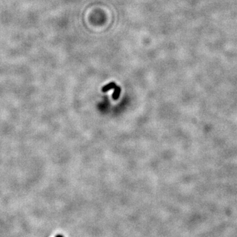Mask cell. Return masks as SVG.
<instances>
[{
  "label": "cell",
  "instance_id": "cell-1",
  "mask_svg": "<svg viewBox=\"0 0 237 237\" xmlns=\"http://www.w3.org/2000/svg\"><path fill=\"white\" fill-rule=\"evenodd\" d=\"M114 92L113 94V98L114 100H117L118 98V97H119V95H120L121 91V89L119 86H116L114 88Z\"/></svg>",
  "mask_w": 237,
  "mask_h": 237
},
{
  "label": "cell",
  "instance_id": "cell-2",
  "mask_svg": "<svg viewBox=\"0 0 237 237\" xmlns=\"http://www.w3.org/2000/svg\"><path fill=\"white\" fill-rule=\"evenodd\" d=\"M116 86H117V85H116L115 82H110L108 84H107V85H105V86H103V88H102V91H103V92H108V91L110 90L111 89L114 88Z\"/></svg>",
  "mask_w": 237,
  "mask_h": 237
},
{
  "label": "cell",
  "instance_id": "cell-3",
  "mask_svg": "<svg viewBox=\"0 0 237 237\" xmlns=\"http://www.w3.org/2000/svg\"><path fill=\"white\" fill-rule=\"evenodd\" d=\"M57 237H62V236H58Z\"/></svg>",
  "mask_w": 237,
  "mask_h": 237
}]
</instances>
